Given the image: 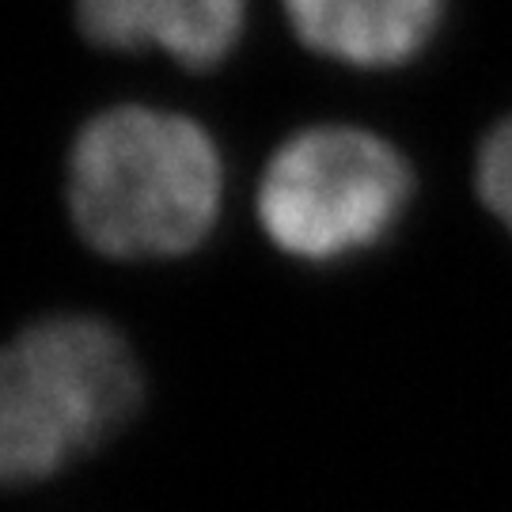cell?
<instances>
[{"mask_svg":"<svg viewBox=\"0 0 512 512\" xmlns=\"http://www.w3.org/2000/svg\"><path fill=\"white\" fill-rule=\"evenodd\" d=\"M65 198L73 228L103 258H186L217 228L220 148L186 114L110 107L76 133Z\"/></svg>","mask_w":512,"mask_h":512,"instance_id":"cell-1","label":"cell"},{"mask_svg":"<svg viewBox=\"0 0 512 512\" xmlns=\"http://www.w3.org/2000/svg\"><path fill=\"white\" fill-rule=\"evenodd\" d=\"M145 403V372L99 315H46L0 346V490L38 486L114 440Z\"/></svg>","mask_w":512,"mask_h":512,"instance_id":"cell-2","label":"cell"},{"mask_svg":"<svg viewBox=\"0 0 512 512\" xmlns=\"http://www.w3.org/2000/svg\"><path fill=\"white\" fill-rule=\"evenodd\" d=\"M414 194L403 152L357 126H315L274 152L258 183V220L281 255L311 266L365 255Z\"/></svg>","mask_w":512,"mask_h":512,"instance_id":"cell-3","label":"cell"},{"mask_svg":"<svg viewBox=\"0 0 512 512\" xmlns=\"http://www.w3.org/2000/svg\"><path fill=\"white\" fill-rule=\"evenodd\" d=\"M76 23L99 50H164L186 69H217L243 38L247 0H76Z\"/></svg>","mask_w":512,"mask_h":512,"instance_id":"cell-4","label":"cell"},{"mask_svg":"<svg viewBox=\"0 0 512 512\" xmlns=\"http://www.w3.org/2000/svg\"><path fill=\"white\" fill-rule=\"evenodd\" d=\"M285 12L315 54L353 69H395L437 35L444 0H285Z\"/></svg>","mask_w":512,"mask_h":512,"instance_id":"cell-5","label":"cell"},{"mask_svg":"<svg viewBox=\"0 0 512 512\" xmlns=\"http://www.w3.org/2000/svg\"><path fill=\"white\" fill-rule=\"evenodd\" d=\"M478 194L486 209L512 232V114L494 126L478 152Z\"/></svg>","mask_w":512,"mask_h":512,"instance_id":"cell-6","label":"cell"}]
</instances>
